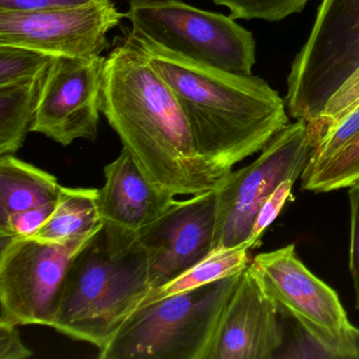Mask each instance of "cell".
Listing matches in <instances>:
<instances>
[{"mask_svg":"<svg viewBox=\"0 0 359 359\" xmlns=\"http://www.w3.org/2000/svg\"><path fill=\"white\" fill-rule=\"evenodd\" d=\"M283 340L278 306L248 266L220 316L203 359H273Z\"/></svg>","mask_w":359,"mask_h":359,"instance_id":"13","label":"cell"},{"mask_svg":"<svg viewBox=\"0 0 359 359\" xmlns=\"http://www.w3.org/2000/svg\"><path fill=\"white\" fill-rule=\"evenodd\" d=\"M55 58L29 48L0 45V87L41 76L51 68Z\"/></svg>","mask_w":359,"mask_h":359,"instance_id":"20","label":"cell"},{"mask_svg":"<svg viewBox=\"0 0 359 359\" xmlns=\"http://www.w3.org/2000/svg\"><path fill=\"white\" fill-rule=\"evenodd\" d=\"M249 250L247 245L212 250L201 262L180 276L161 287L151 290L140 306L239 274L251 264L248 255Z\"/></svg>","mask_w":359,"mask_h":359,"instance_id":"18","label":"cell"},{"mask_svg":"<svg viewBox=\"0 0 359 359\" xmlns=\"http://www.w3.org/2000/svg\"><path fill=\"white\" fill-rule=\"evenodd\" d=\"M293 184L294 182L292 180H285L283 184H279L276 190L262 203L255 219H254L251 233H250L249 239L247 241V245L250 249L257 245L264 231L276 219L277 216L283 210V205L291 196Z\"/></svg>","mask_w":359,"mask_h":359,"instance_id":"26","label":"cell"},{"mask_svg":"<svg viewBox=\"0 0 359 359\" xmlns=\"http://www.w3.org/2000/svg\"><path fill=\"white\" fill-rule=\"evenodd\" d=\"M359 133V104L336 123L313 151L310 163H320L333 156Z\"/></svg>","mask_w":359,"mask_h":359,"instance_id":"25","label":"cell"},{"mask_svg":"<svg viewBox=\"0 0 359 359\" xmlns=\"http://www.w3.org/2000/svg\"><path fill=\"white\" fill-rule=\"evenodd\" d=\"M106 57L56 56L48 73L31 132L62 146L96 140Z\"/></svg>","mask_w":359,"mask_h":359,"instance_id":"11","label":"cell"},{"mask_svg":"<svg viewBox=\"0 0 359 359\" xmlns=\"http://www.w3.org/2000/svg\"><path fill=\"white\" fill-rule=\"evenodd\" d=\"M351 209L350 272L354 283L356 308L359 310V182L348 191Z\"/></svg>","mask_w":359,"mask_h":359,"instance_id":"27","label":"cell"},{"mask_svg":"<svg viewBox=\"0 0 359 359\" xmlns=\"http://www.w3.org/2000/svg\"><path fill=\"white\" fill-rule=\"evenodd\" d=\"M358 69L359 0H323L287 77V112L296 121H314Z\"/></svg>","mask_w":359,"mask_h":359,"instance_id":"6","label":"cell"},{"mask_svg":"<svg viewBox=\"0 0 359 359\" xmlns=\"http://www.w3.org/2000/svg\"><path fill=\"white\" fill-rule=\"evenodd\" d=\"M150 291L144 248L113 249L102 230L71 262L51 327L100 352Z\"/></svg>","mask_w":359,"mask_h":359,"instance_id":"3","label":"cell"},{"mask_svg":"<svg viewBox=\"0 0 359 359\" xmlns=\"http://www.w3.org/2000/svg\"><path fill=\"white\" fill-rule=\"evenodd\" d=\"M18 325L0 321V359H25L33 355L20 338Z\"/></svg>","mask_w":359,"mask_h":359,"instance_id":"29","label":"cell"},{"mask_svg":"<svg viewBox=\"0 0 359 359\" xmlns=\"http://www.w3.org/2000/svg\"><path fill=\"white\" fill-rule=\"evenodd\" d=\"M280 312L283 340L275 358H333L335 357L295 318Z\"/></svg>","mask_w":359,"mask_h":359,"instance_id":"23","label":"cell"},{"mask_svg":"<svg viewBox=\"0 0 359 359\" xmlns=\"http://www.w3.org/2000/svg\"><path fill=\"white\" fill-rule=\"evenodd\" d=\"M90 241L1 238L0 321L51 327L67 271Z\"/></svg>","mask_w":359,"mask_h":359,"instance_id":"9","label":"cell"},{"mask_svg":"<svg viewBox=\"0 0 359 359\" xmlns=\"http://www.w3.org/2000/svg\"><path fill=\"white\" fill-rule=\"evenodd\" d=\"M102 228L100 190L62 186L53 213L32 237L62 243L90 241Z\"/></svg>","mask_w":359,"mask_h":359,"instance_id":"15","label":"cell"},{"mask_svg":"<svg viewBox=\"0 0 359 359\" xmlns=\"http://www.w3.org/2000/svg\"><path fill=\"white\" fill-rule=\"evenodd\" d=\"M173 90L199 156L222 171L262 151L289 125L285 100L259 77L199 64L130 31Z\"/></svg>","mask_w":359,"mask_h":359,"instance_id":"2","label":"cell"},{"mask_svg":"<svg viewBox=\"0 0 359 359\" xmlns=\"http://www.w3.org/2000/svg\"><path fill=\"white\" fill-rule=\"evenodd\" d=\"M0 87V155L15 154L31 132L48 73Z\"/></svg>","mask_w":359,"mask_h":359,"instance_id":"17","label":"cell"},{"mask_svg":"<svg viewBox=\"0 0 359 359\" xmlns=\"http://www.w3.org/2000/svg\"><path fill=\"white\" fill-rule=\"evenodd\" d=\"M93 0H0V12H41L88 5Z\"/></svg>","mask_w":359,"mask_h":359,"instance_id":"28","label":"cell"},{"mask_svg":"<svg viewBox=\"0 0 359 359\" xmlns=\"http://www.w3.org/2000/svg\"><path fill=\"white\" fill-rule=\"evenodd\" d=\"M358 104L359 69L332 96L320 116L308 123L309 133L314 148L336 123Z\"/></svg>","mask_w":359,"mask_h":359,"instance_id":"22","label":"cell"},{"mask_svg":"<svg viewBox=\"0 0 359 359\" xmlns=\"http://www.w3.org/2000/svg\"><path fill=\"white\" fill-rule=\"evenodd\" d=\"M241 273L140 306L98 358H205Z\"/></svg>","mask_w":359,"mask_h":359,"instance_id":"4","label":"cell"},{"mask_svg":"<svg viewBox=\"0 0 359 359\" xmlns=\"http://www.w3.org/2000/svg\"><path fill=\"white\" fill-rule=\"evenodd\" d=\"M249 266L279 311L295 318L335 359H357L356 327L336 292L300 262L295 245L258 254Z\"/></svg>","mask_w":359,"mask_h":359,"instance_id":"8","label":"cell"},{"mask_svg":"<svg viewBox=\"0 0 359 359\" xmlns=\"http://www.w3.org/2000/svg\"><path fill=\"white\" fill-rule=\"evenodd\" d=\"M216 189L176 201L137 241L148 257L151 290L161 287L205 258L215 247Z\"/></svg>","mask_w":359,"mask_h":359,"instance_id":"12","label":"cell"},{"mask_svg":"<svg viewBox=\"0 0 359 359\" xmlns=\"http://www.w3.org/2000/svg\"><path fill=\"white\" fill-rule=\"evenodd\" d=\"M131 33L199 64L249 76L256 43L234 18L182 0H130Z\"/></svg>","mask_w":359,"mask_h":359,"instance_id":"5","label":"cell"},{"mask_svg":"<svg viewBox=\"0 0 359 359\" xmlns=\"http://www.w3.org/2000/svg\"><path fill=\"white\" fill-rule=\"evenodd\" d=\"M100 110L161 192L176 197L215 190L232 171L199 156L173 90L129 37L106 57Z\"/></svg>","mask_w":359,"mask_h":359,"instance_id":"1","label":"cell"},{"mask_svg":"<svg viewBox=\"0 0 359 359\" xmlns=\"http://www.w3.org/2000/svg\"><path fill=\"white\" fill-rule=\"evenodd\" d=\"M313 151L308 123L296 121L279 131L253 163L229 172L216 189L214 249L247 245L262 203L285 180L302 177Z\"/></svg>","mask_w":359,"mask_h":359,"instance_id":"7","label":"cell"},{"mask_svg":"<svg viewBox=\"0 0 359 359\" xmlns=\"http://www.w3.org/2000/svg\"><path fill=\"white\" fill-rule=\"evenodd\" d=\"M302 188L323 193L350 188L359 182V133L336 154L308 165L302 173Z\"/></svg>","mask_w":359,"mask_h":359,"instance_id":"19","label":"cell"},{"mask_svg":"<svg viewBox=\"0 0 359 359\" xmlns=\"http://www.w3.org/2000/svg\"><path fill=\"white\" fill-rule=\"evenodd\" d=\"M215 5L228 8L236 20L278 22L299 13L310 0H212Z\"/></svg>","mask_w":359,"mask_h":359,"instance_id":"21","label":"cell"},{"mask_svg":"<svg viewBox=\"0 0 359 359\" xmlns=\"http://www.w3.org/2000/svg\"><path fill=\"white\" fill-rule=\"evenodd\" d=\"M126 14L113 0L41 12H0V45L54 56L90 57L109 47L107 35Z\"/></svg>","mask_w":359,"mask_h":359,"instance_id":"10","label":"cell"},{"mask_svg":"<svg viewBox=\"0 0 359 359\" xmlns=\"http://www.w3.org/2000/svg\"><path fill=\"white\" fill-rule=\"evenodd\" d=\"M56 203L57 201L15 212L7 217L0 218V237L13 238L34 236L53 213Z\"/></svg>","mask_w":359,"mask_h":359,"instance_id":"24","label":"cell"},{"mask_svg":"<svg viewBox=\"0 0 359 359\" xmlns=\"http://www.w3.org/2000/svg\"><path fill=\"white\" fill-rule=\"evenodd\" d=\"M60 188L52 174L13 155H0V218L56 203Z\"/></svg>","mask_w":359,"mask_h":359,"instance_id":"16","label":"cell"},{"mask_svg":"<svg viewBox=\"0 0 359 359\" xmlns=\"http://www.w3.org/2000/svg\"><path fill=\"white\" fill-rule=\"evenodd\" d=\"M104 184L100 189L102 232L113 249H128L175 197L158 190L126 148L104 167Z\"/></svg>","mask_w":359,"mask_h":359,"instance_id":"14","label":"cell"}]
</instances>
